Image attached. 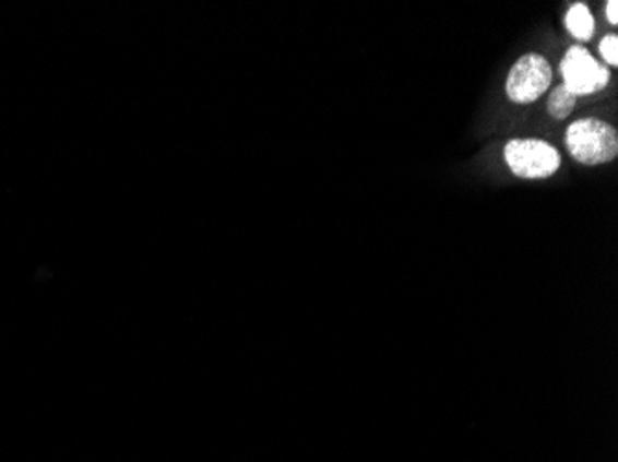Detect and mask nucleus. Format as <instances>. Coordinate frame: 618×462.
Listing matches in <instances>:
<instances>
[{
    "label": "nucleus",
    "mask_w": 618,
    "mask_h": 462,
    "mask_svg": "<svg viewBox=\"0 0 618 462\" xmlns=\"http://www.w3.org/2000/svg\"><path fill=\"white\" fill-rule=\"evenodd\" d=\"M578 96L572 95L563 84L558 85L556 90H551L546 100V111L550 115L551 119L564 120L569 117L574 108H577Z\"/></svg>",
    "instance_id": "nucleus-6"
},
{
    "label": "nucleus",
    "mask_w": 618,
    "mask_h": 462,
    "mask_svg": "<svg viewBox=\"0 0 618 462\" xmlns=\"http://www.w3.org/2000/svg\"><path fill=\"white\" fill-rule=\"evenodd\" d=\"M602 60H604V66L617 67L618 66V36L617 34H607L601 42Z\"/></svg>",
    "instance_id": "nucleus-7"
},
{
    "label": "nucleus",
    "mask_w": 618,
    "mask_h": 462,
    "mask_svg": "<svg viewBox=\"0 0 618 462\" xmlns=\"http://www.w3.org/2000/svg\"><path fill=\"white\" fill-rule=\"evenodd\" d=\"M606 17L613 26L618 24V2L617 0H609L606 4Z\"/></svg>",
    "instance_id": "nucleus-8"
},
{
    "label": "nucleus",
    "mask_w": 618,
    "mask_h": 462,
    "mask_svg": "<svg viewBox=\"0 0 618 462\" xmlns=\"http://www.w3.org/2000/svg\"><path fill=\"white\" fill-rule=\"evenodd\" d=\"M561 76L567 90L577 96H589L606 90L611 80L609 67L596 60L587 48L574 45L561 60Z\"/></svg>",
    "instance_id": "nucleus-4"
},
{
    "label": "nucleus",
    "mask_w": 618,
    "mask_h": 462,
    "mask_svg": "<svg viewBox=\"0 0 618 462\" xmlns=\"http://www.w3.org/2000/svg\"><path fill=\"white\" fill-rule=\"evenodd\" d=\"M511 173L522 180H546L561 168V154L543 139H513L503 149Z\"/></svg>",
    "instance_id": "nucleus-2"
},
{
    "label": "nucleus",
    "mask_w": 618,
    "mask_h": 462,
    "mask_svg": "<svg viewBox=\"0 0 618 462\" xmlns=\"http://www.w3.org/2000/svg\"><path fill=\"white\" fill-rule=\"evenodd\" d=\"M554 72L545 56L530 52L515 61L506 80V95L513 104H532L539 100L551 85Z\"/></svg>",
    "instance_id": "nucleus-3"
},
{
    "label": "nucleus",
    "mask_w": 618,
    "mask_h": 462,
    "mask_svg": "<svg viewBox=\"0 0 618 462\" xmlns=\"http://www.w3.org/2000/svg\"><path fill=\"white\" fill-rule=\"evenodd\" d=\"M564 28L569 31L570 36L578 42L587 43L594 37L596 24H594L593 13L585 4L578 2L569 8V12L564 15Z\"/></svg>",
    "instance_id": "nucleus-5"
},
{
    "label": "nucleus",
    "mask_w": 618,
    "mask_h": 462,
    "mask_svg": "<svg viewBox=\"0 0 618 462\" xmlns=\"http://www.w3.org/2000/svg\"><path fill=\"white\" fill-rule=\"evenodd\" d=\"M567 149L570 156L585 167H598L617 159L618 133L606 120L585 117L578 119L567 130Z\"/></svg>",
    "instance_id": "nucleus-1"
}]
</instances>
